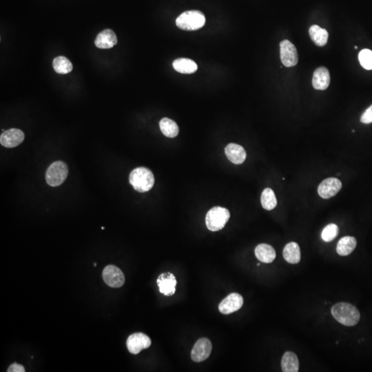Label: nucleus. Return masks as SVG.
<instances>
[{
  "label": "nucleus",
  "instance_id": "nucleus-11",
  "mask_svg": "<svg viewBox=\"0 0 372 372\" xmlns=\"http://www.w3.org/2000/svg\"><path fill=\"white\" fill-rule=\"evenodd\" d=\"M342 188V183L337 178H328L323 180L318 188V193L321 198L325 200L332 198Z\"/></svg>",
  "mask_w": 372,
  "mask_h": 372
},
{
  "label": "nucleus",
  "instance_id": "nucleus-14",
  "mask_svg": "<svg viewBox=\"0 0 372 372\" xmlns=\"http://www.w3.org/2000/svg\"><path fill=\"white\" fill-rule=\"evenodd\" d=\"M95 44L99 49H111L117 44V37L113 30L111 29H106L97 35Z\"/></svg>",
  "mask_w": 372,
  "mask_h": 372
},
{
  "label": "nucleus",
  "instance_id": "nucleus-1",
  "mask_svg": "<svg viewBox=\"0 0 372 372\" xmlns=\"http://www.w3.org/2000/svg\"><path fill=\"white\" fill-rule=\"evenodd\" d=\"M332 316L344 326H354L359 322L361 315L356 307L348 303H339L332 307Z\"/></svg>",
  "mask_w": 372,
  "mask_h": 372
},
{
  "label": "nucleus",
  "instance_id": "nucleus-24",
  "mask_svg": "<svg viewBox=\"0 0 372 372\" xmlns=\"http://www.w3.org/2000/svg\"><path fill=\"white\" fill-rule=\"evenodd\" d=\"M53 66L56 73L61 75L69 73L73 70V64L70 60L63 56L55 58L53 61Z\"/></svg>",
  "mask_w": 372,
  "mask_h": 372
},
{
  "label": "nucleus",
  "instance_id": "nucleus-6",
  "mask_svg": "<svg viewBox=\"0 0 372 372\" xmlns=\"http://www.w3.org/2000/svg\"><path fill=\"white\" fill-rule=\"evenodd\" d=\"M102 277L104 282L109 287L119 288L125 283V276L122 271L115 265H109L104 269Z\"/></svg>",
  "mask_w": 372,
  "mask_h": 372
},
{
  "label": "nucleus",
  "instance_id": "nucleus-9",
  "mask_svg": "<svg viewBox=\"0 0 372 372\" xmlns=\"http://www.w3.org/2000/svg\"><path fill=\"white\" fill-rule=\"evenodd\" d=\"M212 349L210 341L206 338H201L194 345L191 351V358L197 363L205 361L210 356Z\"/></svg>",
  "mask_w": 372,
  "mask_h": 372
},
{
  "label": "nucleus",
  "instance_id": "nucleus-15",
  "mask_svg": "<svg viewBox=\"0 0 372 372\" xmlns=\"http://www.w3.org/2000/svg\"><path fill=\"white\" fill-rule=\"evenodd\" d=\"M225 153L227 158L236 165L242 164L247 157L245 149L241 145L236 143L229 144L225 148Z\"/></svg>",
  "mask_w": 372,
  "mask_h": 372
},
{
  "label": "nucleus",
  "instance_id": "nucleus-20",
  "mask_svg": "<svg viewBox=\"0 0 372 372\" xmlns=\"http://www.w3.org/2000/svg\"><path fill=\"white\" fill-rule=\"evenodd\" d=\"M357 241L353 236H346L339 240L337 246V252L340 256H347L356 248Z\"/></svg>",
  "mask_w": 372,
  "mask_h": 372
},
{
  "label": "nucleus",
  "instance_id": "nucleus-26",
  "mask_svg": "<svg viewBox=\"0 0 372 372\" xmlns=\"http://www.w3.org/2000/svg\"><path fill=\"white\" fill-rule=\"evenodd\" d=\"M339 227L336 224H329L323 229L321 233L322 239L325 242H330L337 237L339 234Z\"/></svg>",
  "mask_w": 372,
  "mask_h": 372
},
{
  "label": "nucleus",
  "instance_id": "nucleus-5",
  "mask_svg": "<svg viewBox=\"0 0 372 372\" xmlns=\"http://www.w3.org/2000/svg\"><path fill=\"white\" fill-rule=\"evenodd\" d=\"M68 174V166L64 162L57 161L53 163L46 171V182L50 186H59L64 182Z\"/></svg>",
  "mask_w": 372,
  "mask_h": 372
},
{
  "label": "nucleus",
  "instance_id": "nucleus-28",
  "mask_svg": "<svg viewBox=\"0 0 372 372\" xmlns=\"http://www.w3.org/2000/svg\"><path fill=\"white\" fill-rule=\"evenodd\" d=\"M361 121L365 124L372 123V105L370 106L362 114Z\"/></svg>",
  "mask_w": 372,
  "mask_h": 372
},
{
  "label": "nucleus",
  "instance_id": "nucleus-12",
  "mask_svg": "<svg viewBox=\"0 0 372 372\" xmlns=\"http://www.w3.org/2000/svg\"><path fill=\"white\" fill-rule=\"evenodd\" d=\"M25 135L23 131L17 128L6 130L0 137V143L6 147H15L20 145L25 140Z\"/></svg>",
  "mask_w": 372,
  "mask_h": 372
},
{
  "label": "nucleus",
  "instance_id": "nucleus-10",
  "mask_svg": "<svg viewBox=\"0 0 372 372\" xmlns=\"http://www.w3.org/2000/svg\"><path fill=\"white\" fill-rule=\"evenodd\" d=\"M243 305L242 296L237 293H232L221 301L219 310L221 314L230 315L241 309Z\"/></svg>",
  "mask_w": 372,
  "mask_h": 372
},
{
  "label": "nucleus",
  "instance_id": "nucleus-22",
  "mask_svg": "<svg viewBox=\"0 0 372 372\" xmlns=\"http://www.w3.org/2000/svg\"><path fill=\"white\" fill-rule=\"evenodd\" d=\"M309 33L312 40L316 46L322 47L327 44L329 34L325 29L320 28L319 26L313 25L310 27Z\"/></svg>",
  "mask_w": 372,
  "mask_h": 372
},
{
  "label": "nucleus",
  "instance_id": "nucleus-21",
  "mask_svg": "<svg viewBox=\"0 0 372 372\" xmlns=\"http://www.w3.org/2000/svg\"><path fill=\"white\" fill-rule=\"evenodd\" d=\"M172 66L176 71L182 74H193L198 68L197 63L188 58H179L174 60Z\"/></svg>",
  "mask_w": 372,
  "mask_h": 372
},
{
  "label": "nucleus",
  "instance_id": "nucleus-27",
  "mask_svg": "<svg viewBox=\"0 0 372 372\" xmlns=\"http://www.w3.org/2000/svg\"><path fill=\"white\" fill-rule=\"evenodd\" d=\"M360 63L365 69L372 70V51L370 49L362 50L358 55Z\"/></svg>",
  "mask_w": 372,
  "mask_h": 372
},
{
  "label": "nucleus",
  "instance_id": "nucleus-3",
  "mask_svg": "<svg viewBox=\"0 0 372 372\" xmlns=\"http://www.w3.org/2000/svg\"><path fill=\"white\" fill-rule=\"evenodd\" d=\"M230 218L229 210L225 207H214L207 212L205 217V224L207 229L212 232H217L225 227Z\"/></svg>",
  "mask_w": 372,
  "mask_h": 372
},
{
  "label": "nucleus",
  "instance_id": "nucleus-29",
  "mask_svg": "<svg viewBox=\"0 0 372 372\" xmlns=\"http://www.w3.org/2000/svg\"><path fill=\"white\" fill-rule=\"evenodd\" d=\"M8 372H25V368L22 365L13 363L8 368Z\"/></svg>",
  "mask_w": 372,
  "mask_h": 372
},
{
  "label": "nucleus",
  "instance_id": "nucleus-8",
  "mask_svg": "<svg viewBox=\"0 0 372 372\" xmlns=\"http://www.w3.org/2000/svg\"><path fill=\"white\" fill-rule=\"evenodd\" d=\"M280 56L283 64L286 67H293L297 64V50L294 44L288 40H284L280 43Z\"/></svg>",
  "mask_w": 372,
  "mask_h": 372
},
{
  "label": "nucleus",
  "instance_id": "nucleus-17",
  "mask_svg": "<svg viewBox=\"0 0 372 372\" xmlns=\"http://www.w3.org/2000/svg\"><path fill=\"white\" fill-rule=\"evenodd\" d=\"M255 255L260 261L271 263L276 258V252L273 247L265 243H261L255 248Z\"/></svg>",
  "mask_w": 372,
  "mask_h": 372
},
{
  "label": "nucleus",
  "instance_id": "nucleus-30",
  "mask_svg": "<svg viewBox=\"0 0 372 372\" xmlns=\"http://www.w3.org/2000/svg\"><path fill=\"white\" fill-rule=\"evenodd\" d=\"M354 49H358V47H357V46H355V47H354Z\"/></svg>",
  "mask_w": 372,
  "mask_h": 372
},
{
  "label": "nucleus",
  "instance_id": "nucleus-16",
  "mask_svg": "<svg viewBox=\"0 0 372 372\" xmlns=\"http://www.w3.org/2000/svg\"><path fill=\"white\" fill-rule=\"evenodd\" d=\"M330 84V72L325 67L317 68L314 73L313 86L316 90H325Z\"/></svg>",
  "mask_w": 372,
  "mask_h": 372
},
{
  "label": "nucleus",
  "instance_id": "nucleus-13",
  "mask_svg": "<svg viewBox=\"0 0 372 372\" xmlns=\"http://www.w3.org/2000/svg\"><path fill=\"white\" fill-rule=\"evenodd\" d=\"M159 291L167 296H172L175 293L176 280L174 274L166 272L161 274L157 281Z\"/></svg>",
  "mask_w": 372,
  "mask_h": 372
},
{
  "label": "nucleus",
  "instance_id": "nucleus-7",
  "mask_svg": "<svg viewBox=\"0 0 372 372\" xmlns=\"http://www.w3.org/2000/svg\"><path fill=\"white\" fill-rule=\"evenodd\" d=\"M127 348L130 353L138 354L143 349L151 345V340L147 335L141 332L130 335L126 341Z\"/></svg>",
  "mask_w": 372,
  "mask_h": 372
},
{
  "label": "nucleus",
  "instance_id": "nucleus-4",
  "mask_svg": "<svg viewBox=\"0 0 372 372\" xmlns=\"http://www.w3.org/2000/svg\"><path fill=\"white\" fill-rule=\"evenodd\" d=\"M205 18L203 13L199 11H189L183 13L176 20V25L184 30H196L205 25Z\"/></svg>",
  "mask_w": 372,
  "mask_h": 372
},
{
  "label": "nucleus",
  "instance_id": "nucleus-23",
  "mask_svg": "<svg viewBox=\"0 0 372 372\" xmlns=\"http://www.w3.org/2000/svg\"><path fill=\"white\" fill-rule=\"evenodd\" d=\"M161 131L169 138H174L179 134V128L175 121L169 118H163L159 122Z\"/></svg>",
  "mask_w": 372,
  "mask_h": 372
},
{
  "label": "nucleus",
  "instance_id": "nucleus-19",
  "mask_svg": "<svg viewBox=\"0 0 372 372\" xmlns=\"http://www.w3.org/2000/svg\"><path fill=\"white\" fill-rule=\"evenodd\" d=\"M281 368L284 372H298L299 361L297 356L291 351H286L282 357Z\"/></svg>",
  "mask_w": 372,
  "mask_h": 372
},
{
  "label": "nucleus",
  "instance_id": "nucleus-2",
  "mask_svg": "<svg viewBox=\"0 0 372 372\" xmlns=\"http://www.w3.org/2000/svg\"><path fill=\"white\" fill-rule=\"evenodd\" d=\"M130 184L139 193H146L152 189L155 183V177L150 170L140 167L134 169L129 176Z\"/></svg>",
  "mask_w": 372,
  "mask_h": 372
},
{
  "label": "nucleus",
  "instance_id": "nucleus-18",
  "mask_svg": "<svg viewBox=\"0 0 372 372\" xmlns=\"http://www.w3.org/2000/svg\"><path fill=\"white\" fill-rule=\"evenodd\" d=\"M283 256L284 259L290 264L299 263L301 260V249L297 243L290 242L285 246Z\"/></svg>",
  "mask_w": 372,
  "mask_h": 372
},
{
  "label": "nucleus",
  "instance_id": "nucleus-25",
  "mask_svg": "<svg viewBox=\"0 0 372 372\" xmlns=\"http://www.w3.org/2000/svg\"><path fill=\"white\" fill-rule=\"evenodd\" d=\"M260 201L263 208L266 210H272L275 208L277 205V200L275 194L271 188H265L262 193Z\"/></svg>",
  "mask_w": 372,
  "mask_h": 372
}]
</instances>
